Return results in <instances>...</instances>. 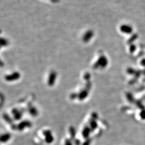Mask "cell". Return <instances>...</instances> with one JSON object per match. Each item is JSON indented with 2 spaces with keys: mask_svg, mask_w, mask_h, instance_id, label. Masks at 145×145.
I'll use <instances>...</instances> for the list:
<instances>
[{
  "mask_svg": "<svg viewBox=\"0 0 145 145\" xmlns=\"http://www.w3.org/2000/svg\"><path fill=\"white\" fill-rule=\"evenodd\" d=\"M12 113L14 116V118L16 120H19L22 117V113L16 108H15L12 110Z\"/></svg>",
  "mask_w": 145,
  "mask_h": 145,
  "instance_id": "5",
  "label": "cell"
},
{
  "mask_svg": "<svg viewBox=\"0 0 145 145\" xmlns=\"http://www.w3.org/2000/svg\"><path fill=\"white\" fill-rule=\"evenodd\" d=\"M3 118L4 119V120L5 121L6 123H8V124H12L13 123V120L8 115V114L6 113H4L3 115Z\"/></svg>",
  "mask_w": 145,
  "mask_h": 145,
  "instance_id": "8",
  "label": "cell"
},
{
  "mask_svg": "<svg viewBox=\"0 0 145 145\" xmlns=\"http://www.w3.org/2000/svg\"><path fill=\"white\" fill-rule=\"evenodd\" d=\"M29 112L31 116L36 117L38 115V111L35 107L31 106L29 108Z\"/></svg>",
  "mask_w": 145,
  "mask_h": 145,
  "instance_id": "7",
  "label": "cell"
},
{
  "mask_svg": "<svg viewBox=\"0 0 145 145\" xmlns=\"http://www.w3.org/2000/svg\"><path fill=\"white\" fill-rule=\"evenodd\" d=\"M3 65H4L3 63L1 61V60H0V67H3Z\"/></svg>",
  "mask_w": 145,
  "mask_h": 145,
  "instance_id": "13",
  "label": "cell"
},
{
  "mask_svg": "<svg viewBox=\"0 0 145 145\" xmlns=\"http://www.w3.org/2000/svg\"><path fill=\"white\" fill-rule=\"evenodd\" d=\"M43 135L45 138V141L47 144H50L54 141V137L52 134L51 131L48 129H46L43 131Z\"/></svg>",
  "mask_w": 145,
  "mask_h": 145,
  "instance_id": "1",
  "label": "cell"
},
{
  "mask_svg": "<svg viewBox=\"0 0 145 145\" xmlns=\"http://www.w3.org/2000/svg\"><path fill=\"white\" fill-rule=\"evenodd\" d=\"M21 77L20 73L18 72H15L11 74L7 75L5 76V80L7 81H14L18 80Z\"/></svg>",
  "mask_w": 145,
  "mask_h": 145,
  "instance_id": "3",
  "label": "cell"
},
{
  "mask_svg": "<svg viewBox=\"0 0 145 145\" xmlns=\"http://www.w3.org/2000/svg\"><path fill=\"white\" fill-rule=\"evenodd\" d=\"M32 123L29 120H24L17 125V129L21 131L25 128H29L32 126Z\"/></svg>",
  "mask_w": 145,
  "mask_h": 145,
  "instance_id": "2",
  "label": "cell"
},
{
  "mask_svg": "<svg viewBox=\"0 0 145 145\" xmlns=\"http://www.w3.org/2000/svg\"><path fill=\"white\" fill-rule=\"evenodd\" d=\"M11 129H13V130H16V129H17V125L15 124H12Z\"/></svg>",
  "mask_w": 145,
  "mask_h": 145,
  "instance_id": "12",
  "label": "cell"
},
{
  "mask_svg": "<svg viewBox=\"0 0 145 145\" xmlns=\"http://www.w3.org/2000/svg\"><path fill=\"white\" fill-rule=\"evenodd\" d=\"M64 145H72V142H71L70 140L67 139L65 141V144H64Z\"/></svg>",
  "mask_w": 145,
  "mask_h": 145,
  "instance_id": "11",
  "label": "cell"
},
{
  "mask_svg": "<svg viewBox=\"0 0 145 145\" xmlns=\"http://www.w3.org/2000/svg\"><path fill=\"white\" fill-rule=\"evenodd\" d=\"M8 42L7 40H6L3 38H0V45L1 46H6L8 45Z\"/></svg>",
  "mask_w": 145,
  "mask_h": 145,
  "instance_id": "10",
  "label": "cell"
},
{
  "mask_svg": "<svg viewBox=\"0 0 145 145\" xmlns=\"http://www.w3.org/2000/svg\"><path fill=\"white\" fill-rule=\"evenodd\" d=\"M70 133L72 138H74L75 137V131L73 127H70Z\"/></svg>",
  "mask_w": 145,
  "mask_h": 145,
  "instance_id": "9",
  "label": "cell"
},
{
  "mask_svg": "<svg viewBox=\"0 0 145 145\" xmlns=\"http://www.w3.org/2000/svg\"><path fill=\"white\" fill-rule=\"evenodd\" d=\"M56 78H57V73L54 71H52L49 74L48 81H47V83L48 85L50 86H54L55 83Z\"/></svg>",
  "mask_w": 145,
  "mask_h": 145,
  "instance_id": "4",
  "label": "cell"
},
{
  "mask_svg": "<svg viewBox=\"0 0 145 145\" xmlns=\"http://www.w3.org/2000/svg\"><path fill=\"white\" fill-rule=\"evenodd\" d=\"M11 135L10 133H4L3 134H1L0 135V142L4 143V142H7L11 139Z\"/></svg>",
  "mask_w": 145,
  "mask_h": 145,
  "instance_id": "6",
  "label": "cell"
}]
</instances>
